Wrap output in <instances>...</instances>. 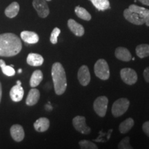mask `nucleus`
Returning a JSON list of instances; mask_svg holds the SVG:
<instances>
[{"instance_id": "7c9ffc66", "label": "nucleus", "mask_w": 149, "mask_h": 149, "mask_svg": "<svg viewBox=\"0 0 149 149\" xmlns=\"http://www.w3.org/2000/svg\"><path fill=\"white\" fill-rule=\"evenodd\" d=\"M144 77L146 82H149V66L147 67L144 71Z\"/></svg>"}, {"instance_id": "c9c22d12", "label": "nucleus", "mask_w": 149, "mask_h": 149, "mask_svg": "<svg viewBox=\"0 0 149 149\" xmlns=\"http://www.w3.org/2000/svg\"><path fill=\"white\" fill-rule=\"evenodd\" d=\"M46 1H51V0H46Z\"/></svg>"}, {"instance_id": "7ed1b4c3", "label": "nucleus", "mask_w": 149, "mask_h": 149, "mask_svg": "<svg viewBox=\"0 0 149 149\" xmlns=\"http://www.w3.org/2000/svg\"><path fill=\"white\" fill-rule=\"evenodd\" d=\"M95 75L102 80H107L110 77L109 66L107 61L103 59H98L94 66Z\"/></svg>"}, {"instance_id": "4be33fe9", "label": "nucleus", "mask_w": 149, "mask_h": 149, "mask_svg": "<svg viewBox=\"0 0 149 149\" xmlns=\"http://www.w3.org/2000/svg\"><path fill=\"white\" fill-rule=\"evenodd\" d=\"M134 126V120L132 118H128L126 120H124V122H122L120 124V131L121 133L124 134L128 133L129 130L133 128Z\"/></svg>"}, {"instance_id": "1a4fd4ad", "label": "nucleus", "mask_w": 149, "mask_h": 149, "mask_svg": "<svg viewBox=\"0 0 149 149\" xmlns=\"http://www.w3.org/2000/svg\"><path fill=\"white\" fill-rule=\"evenodd\" d=\"M124 16L127 21L135 25H142L145 24L144 19L137 13L130 10L129 8L126 9L124 11Z\"/></svg>"}, {"instance_id": "2f4dec72", "label": "nucleus", "mask_w": 149, "mask_h": 149, "mask_svg": "<svg viewBox=\"0 0 149 149\" xmlns=\"http://www.w3.org/2000/svg\"><path fill=\"white\" fill-rule=\"evenodd\" d=\"M138 1H140V2L141 3H143V4L149 6V0H138Z\"/></svg>"}, {"instance_id": "4468645a", "label": "nucleus", "mask_w": 149, "mask_h": 149, "mask_svg": "<svg viewBox=\"0 0 149 149\" xmlns=\"http://www.w3.org/2000/svg\"><path fill=\"white\" fill-rule=\"evenodd\" d=\"M128 8L130 10L134 11V12L137 13L141 17L144 19L145 24H146L147 26H149V10L144 8V7L139 6L135 4L130 5Z\"/></svg>"}, {"instance_id": "f8f14e48", "label": "nucleus", "mask_w": 149, "mask_h": 149, "mask_svg": "<svg viewBox=\"0 0 149 149\" xmlns=\"http://www.w3.org/2000/svg\"><path fill=\"white\" fill-rule=\"evenodd\" d=\"M24 94V88L22 87V85L16 84L14 86L10 91V96L11 100L15 102H20L23 99Z\"/></svg>"}, {"instance_id": "5701e85b", "label": "nucleus", "mask_w": 149, "mask_h": 149, "mask_svg": "<svg viewBox=\"0 0 149 149\" xmlns=\"http://www.w3.org/2000/svg\"><path fill=\"white\" fill-rule=\"evenodd\" d=\"M136 54L139 58H144L149 56V45L143 44L136 47Z\"/></svg>"}, {"instance_id": "412c9836", "label": "nucleus", "mask_w": 149, "mask_h": 149, "mask_svg": "<svg viewBox=\"0 0 149 149\" xmlns=\"http://www.w3.org/2000/svg\"><path fill=\"white\" fill-rule=\"evenodd\" d=\"M43 79V73L40 70H37L33 72L30 79V85L32 88H35L41 83Z\"/></svg>"}, {"instance_id": "39448f33", "label": "nucleus", "mask_w": 149, "mask_h": 149, "mask_svg": "<svg viewBox=\"0 0 149 149\" xmlns=\"http://www.w3.org/2000/svg\"><path fill=\"white\" fill-rule=\"evenodd\" d=\"M108 103H109V100L106 96L98 97L95 100L93 108L95 113L100 117H103L105 116L107 111Z\"/></svg>"}, {"instance_id": "f704fd0d", "label": "nucleus", "mask_w": 149, "mask_h": 149, "mask_svg": "<svg viewBox=\"0 0 149 149\" xmlns=\"http://www.w3.org/2000/svg\"><path fill=\"white\" fill-rule=\"evenodd\" d=\"M22 72V68H19V69L18 70V73H21Z\"/></svg>"}, {"instance_id": "c756f323", "label": "nucleus", "mask_w": 149, "mask_h": 149, "mask_svg": "<svg viewBox=\"0 0 149 149\" xmlns=\"http://www.w3.org/2000/svg\"><path fill=\"white\" fill-rule=\"evenodd\" d=\"M142 129L143 131L146 134V135L149 137V121H147V122L144 123L142 126Z\"/></svg>"}, {"instance_id": "f257e3e1", "label": "nucleus", "mask_w": 149, "mask_h": 149, "mask_svg": "<svg viewBox=\"0 0 149 149\" xmlns=\"http://www.w3.org/2000/svg\"><path fill=\"white\" fill-rule=\"evenodd\" d=\"M22 48L21 40L13 33L0 35V56L13 57L19 53Z\"/></svg>"}, {"instance_id": "9d476101", "label": "nucleus", "mask_w": 149, "mask_h": 149, "mask_svg": "<svg viewBox=\"0 0 149 149\" xmlns=\"http://www.w3.org/2000/svg\"><path fill=\"white\" fill-rule=\"evenodd\" d=\"M77 77L79 83L84 86H86L90 83L91 74L88 68L85 65L81 66L78 70Z\"/></svg>"}, {"instance_id": "72a5a7b5", "label": "nucleus", "mask_w": 149, "mask_h": 149, "mask_svg": "<svg viewBox=\"0 0 149 149\" xmlns=\"http://www.w3.org/2000/svg\"><path fill=\"white\" fill-rule=\"evenodd\" d=\"M17 85H22V82L19 81V80H17Z\"/></svg>"}, {"instance_id": "cd10ccee", "label": "nucleus", "mask_w": 149, "mask_h": 149, "mask_svg": "<svg viewBox=\"0 0 149 149\" xmlns=\"http://www.w3.org/2000/svg\"><path fill=\"white\" fill-rule=\"evenodd\" d=\"M61 31L59 28H55L53 29V31H52L51 35V38H50V40L52 44H55L57 43V38H58V36L60 34Z\"/></svg>"}, {"instance_id": "dca6fc26", "label": "nucleus", "mask_w": 149, "mask_h": 149, "mask_svg": "<svg viewBox=\"0 0 149 149\" xmlns=\"http://www.w3.org/2000/svg\"><path fill=\"white\" fill-rule=\"evenodd\" d=\"M21 38L22 40H24L26 43L28 44H36L39 42L38 35L35 32H32V31H22L21 33Z\"/></svg>"}, {"instance_id": "a211bd4d", "label": "nucleus", "mask_w": 149, "mask_h": 149, "mask_svg": "<svg viewBox=\"0 0 149 149\" xmlns=\"http://www.w3.org/2000/svg\"><path fill=\"white\" fill-rule=\"evenodd\" d=\"M26 61L28 64L32 66H42L44 63V58L42 55L37 53H30L28 55Z\"/></svg>"}, {"instance_id": "2eb2a0df", "label": "nucleus", "mask_w": 149, "mask_h": 149, "mask_svg": "<svg viewBox=\"0 0 149 149\" xmlns=\"http://www.w3.org/2000/svg\"><path fill=\"white\" fill-rule=\"evenodd\" d=\"M115 57L123 61H129L132 59V55L127 48L124 47H118L115 50Z\"/></svg>"}, {"instance_id": "aec40b11", "label": "nucleus", "mask_w": 149, "mask_h": 149, "mask_svg": "<svg viewBox=\"0 0 149 149\" xmlns=\"http://www.w3.org/2000/svg\"><path fill=\"white\" fill-rule=\"evenodd\" d=\"M19 11V5L17 2L14 1L6 8L5 14L9 18H13L17 15Z\"/></svg>"}, {"instance_id": "9b49d317", "label": "nucleus", "mask_w": 149, "mask_h": 149, "mask_svg": "<svg viewBox=\"0 0 149 149\" xmlns=\"http://www.w3.org/2000/svg\"><path fill=\"white\" fill-rule=\"evenodd\" d=\"M10 131L11 137L15 141L19 142L24 139L25 134H24V128L22 126L19 124H14L13 126H11Z\"/></svg>"}, {"instance_id": "ddd939ff", "label": "nucleus", "mask_w": 149, "mask_h": 149, "mask_svg": "<svg viewBox=\"0 0 149 149\" xmlns=\"http://www.w3.org/2000/svg\"><path fill=\"white\" fill-rule=\"evenodd\" d=\"M68 26L70 30V31L73 33L74 35H75L76 36L78 37H81L83 36V35L84 34V29L81 24L77 23V22L74 21V19H70L68 21Z\"/></svg>"}, {"instance_id": "b1692460", "label": "nucleus", "mask_w": 149, "mask_h": 149, "mask_svg": "<svg viewBox=\"0 0 149 149\" xmlns=\"http://www.w3.org/2000/svg\"><path fill=\"white\" fill-rule=\"evenodd\" d=\"M98 10L104 11L110 8L109 0H90Z\"/></svg>"}, {"instance_id": "393cba45", "label": "nucleus", "mask_w": 149, "mask_h": 149, "mask_svg": "<svg viewBox=\"0 0 149 149\" xmlns=\"http://www.w3.org/2000/svg\"><path fill=\"white\" fill-rule=\"evenodd\" d=\"M74 12H75L78 17L81 19L86 20V21H90L91 19V14L82 7H80L79 6H76L74 8Z\"/></svg>"}, {"instance_id": "c85d7f7f", "label": "nucleus", "mask_w": 149, "mask_h": 149, "mask_svg": "<svg viewBox=\"0 0 149 149\" xmlns=\"http://www.w3.org/2000/svg\"><path fill=\"white\" fill-rule=\"evenodd\" d=\"M118 148L120 149H132L133 147L130 146L129 144V137H126L123 139L118 144Z\"/></svg>"}, {"instance_id": "423d86ee", "label": "nucleus", "mask_w": 149, "mask_h": 149, "mask_svg": "<svg viewBox=\"0 0 149 149\" xmlns=\"http://www.w3.org/2000/svg\"><path fill=\"white\" fill-rule=\"evenodd\" d=\"M120 76L123 81L126 84L133 85L137 81V72L132 68H123L120 71Z\"/></svg>"}, {"instance_id": "0eeeda50", "label": "nucleus", "mask_w": 149, "mask_h": 149, "mask_svg": "<svg viewBox=\"0 0 149 149\" xmlns=\"http://www.w3.org/2000/svg\"><path fill=\"white\" fill-rule=\"evenodd\" d=\"M33 6L40 17L45 18L49 15V8L45 0H33Z\"/></svg>"}, {"instance_id": "473e14b6", "label": "nucleus", "mask_w": 149, "mask_h": 149, "mask_svg": "<svg viewBox=\"0 0 149 149\" xmlns=\"http://www.w3.org/2000/svg\"><path fill=\"white\" fill-rule=\"evenodd\" d=\"M1 95H2V88H1V82H0V102H1Z\"/></svg>"}, {"instance_id": "6ab92c4d", "label": "nucleus", "mask_w": 149, "mask_h": 149, "mask_svg": "<svg viewBox=\"0 0 149 149\" xmlns=\"http://www.w3.org/2000/svg\"><path fill=\"white\" fill-rule=\"evenodd\" d=\"M50 122L46 117H40L34 123L35 129L38 132H44L48 129Z\"/></svg>"}, {"instance_id": "a878e982", "label": "nucleus", "mask_w": 149, "mask_h": 149, "mask_svg": "<svg viewBox=\"0 0 149 149\" xmlns=\"http://www.w3.org/2000/svg\"><path fill=\"white\" fill-rule=\"evenodd\" d=\"M0 67L2 70L3 73L6 75L11 77V76H13L15 74V70L13 67L11 66H7L3 59H0Z\"/></svg>"}, {"instance_id": "f3484780", "label": "nucleus", "mask_w": 149, "mask_h": 149, "mask_svg": "<svg viewBox=\"0 0 149 149\" xmlns=\"http://www.w3.org/2000/svg\"><path fill=\"white\" fill-rule=\"evenodd\" d=\"M40 97V93L36 88H32L29 91L26 100V104L28 106H34L38 102Z\"/></svg>"}, {"instance_id": "20e7f679", "label": "nucleus", "mask_w": 149, "mask_h": 149, "mask_svg": "<svg viewBox=\"0 0 149 149\" xmlns=\"http://www.w3.org/2000/svg\"><path fill=\"white\" fill-rule=\"evenodd\" d=\"M130 102L128 99L120 98L116 100L112 107V114L115 117H120L125 113L129 107Z\"/></svg>"}, {"instance_id": "6e6552de", "label": "nucleus", "mask_w": 149, "mask_h": 149, "mask_svg": "<svg viewBox=\"0 0 149 149\" xmlns=\"http://www.w3.org/2000/svg\"><path fill=\"white\" fill-rule=\"evenodd\" d=\"M74 128L77 131L82 134H88L91 132V128L86 124V118L83 116H76L72 120Z\"/></svg>"}, {"instance_id": "f03ea898", "label": "nucleus", "mask_w": 149, "mask_h": 149, "mask_svg": "<svg viewBox=\"0 0 149 149\" xmlns=\"http://www.w3.org/2000/svg\"><path fill=\"white\" fill-rule=\"evenodd\" d=\"M51 74L55 93L58 95L64 94L67 87V79L66 72L60 63L55 62L53 64Z\"/></svg>"}, {"instance_id": "bb28decb", "label": "nucleus", "mask_w": 149, "mask_h": 149, "mask_svg": "<svg viewBox=\"0 0 149 149\" xmlns=\"http://www.w3.org/2000/svg\"><path fill=\"white\" fill-rule=\"evenodd\" d=\"M80 148L82 149H97L98 147L92 141L88 140H81L79 142Z\"/></svg>"}]
</instances>
